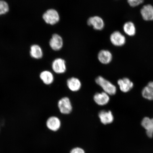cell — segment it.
<instances>
[{
	"label": "cell",
	"instance_id": "cell-1",
	"mask_svg": "<svg viewBox=\"0 0 153 153\" xmlns=\"http://www.w3.org/2000/svg\"><path fill=\"white\" fill-rule=\"evenodd\" d=\"M96 83L100 86L105 92L110 95L116 94L117 88L115 86L102 76H99L95 79Z\"/></svg>",
	"mask_w": 153,
	"mask_h": 153
},
{
	"label": "cell",
	"instance_id": "cell-2",
	"mask_svg": "<svg viewBox=\"0 0 153 153\" xmlns=\"http://www.w3.org/2000/svg\"><path fill=\"white\" fill-rule=\"evenodd\" d=\"M42 18L45 23L51 25L57 24L60 20L58 11L53 9H48L44 13Z\"/></svg>",
	"mask_w": 153,
	"mask_h": 153
},
{
	"label": "cell",
	"instance_id": "cell-3",
	"mask_svg": "<svg viewBox=\"0 0 153 153\" xmlns=\"http://www.w3.org/2000/svg\"><path fill=\"white\" fill-rule=\"evenodd\" d=\"M58 107L61 113L70 114L72 110L71 102L69 98L65 97L60 99L58 103Z\"/></svg>",
	"mask_w": 153,
	"mask_h": 153
},
{
	"label": "cell",
	"instance_id": "cell-4",
	"mask_svg": "<svg viewBox=\"0 0 153 153\" xmlns=\"http://www.w3.org/2000/svg\"><path fill=\"white\" fill-rule=\"evenodd\" d=\"M87 24L89 26L92 27L94 29L97 30H102L105 27L104 21L100 17L97 16L90 17L88 19Z\"/></svg>",
	"mask_w": 153,
	"mask_h": 153
},
{
	"label": "cell",
	"instance_id": "cell-5",
	"mask_svg": "<svg viewBox=\"0 0 153 153\" xmlns=\"http://www.w3.org/2000/svg\"><path fill=\"white\" fill-rule=\"evenodd\" d=\"M49 45L53 51H58L62 48L64 45V41L62 37L60 35L54 33L53 34L50 40Z\"/></svg>",
	"mask_w": 153,
	"mask_h": 153
},
{
	"label": "cell",
	"instance_id": "cell-6",
	"mask_svg": "<svg viewBox=\"0 0 153 153\" xmlns=\"http://www.w3.org/2000/svg\"><path fill=\"white\" fill-rule=\"evenodd\" d=\"M111 42L116 47H121L125 45L126 38L120 31H114L111 34L110 36Z\"/></svg>",
	"mask_w": 153,
	"mask_h": 153
},
{
	"label": "cell",
	"instance_id": "cell-7",
	"mask_svg": "<svg viewBox=\"0 0 153 153\" xmlns=\"http://www.w3.org/2000/svg\"><path fill=\"white\" fill-rule=\"evenodd\" d=\"M51 67L53 71L57 74L64 73L66 70L65 61L61 58L55 59L52 62Z\"/></svg>",
	"mask_w": 153,
	"mask_h": 153
},
{
	"label": "cell",
	"instance_id": "cell-8",
	"mask_svg": "<svg viewBox=\"0 0 153 153\" xmlns=\"http://www.w3.org/2000/svg\"><path fill=\"white\" fill-rule=\"evenodd\" d=\"M141 125L146 130L147 136L150 138L153 137V118L145 117L141 122Z\"/></svg>",
	"mask_w": 153,
	"mask_h": 153
},
{
	"label": "cell",
	"instance_id": "cell-9",
	"mask_svg": "<svg viewBox=\"0 0 153 153\" xmlns=\"http://www.w3.org/2000/svg\"><path fill=\"white\" fill-rule=\"evenodd\" d=\"M117 83L120 90L124 93L129 91L134 87L133 82L128 78L119 79L117 81Z\"/></svg>",
	"mask_w": 153,
	"mask_h": 153
},
{
	"label": "cell",
	"instance_id": "cell-10",
	"mask_svg": "<svg viewBox=\"0 0 153 153\" xmlns=\"http://www.w3.org/2000/svg\"><path fill=\"white\" fill-rule=\"evenodd\" d=\"M46 124L48 129L51 131H56L60 128L61 122L57 117L51 116L48 118Z\"/></svg>",
	"mask_w": 153,
	"mask_h": 153
},
{
	"label": "cell",
	"instance_id": "cell-11",
	"mask_svg": "<svg viewBox=\"0 0 153 153\" xmlns=\"http://www.w3.org/2000/svg\"><path fill=\"white\" fill-rule=\"evenodd\" d=\"M109 95L104 91L100 93H96L94 96V100L97 104L100 106H104L109 102Z\"/></svg>",
	"mask_w": 153,
	"mask_h": 153
},
{
	"label": "cell",
	"instance_id": "cell-12",
	"mask_svg": "<svg viewBox=\"0 0 153 153\" xmlns=\"http://www.w3.org/2000/svg\"><path fill=\"white\" fill-rule=\"evenodd\" d=\"M98 60L102 64H109L112 60V55L110 51L107 50H101L97 55Z\"/></svg>",
	"mask_w": 153,
	"mask_h": 153
},
{
	"label": "cell",
	"instance_id": "cell-13",
	"mask_svg": "<svg viewBox=\"0 0 153 153\" xmlns=\"http://www.w3.org/2000/svg\"><path fill=\"white\" fill-rule=\"evenodd\" d=\"M100 121L104 125L110 124L113 122L114 118L111 111H101L99 114Z\"/></svg>",
	"mask_w": 153,
	"mask_h": 153
},
{
	"label": "cell",
	"instance_id": "cell-14",
	"mask_svg": "<svg viewBox=\"0 0 153 153\" xmlns=\"http://www.w3.org/2000/svg\"><path fill=\"white\" fill-rule=\"evenodd\" d=\"M142 18L145 21L153 20V6L147 4L143 6L140 10Z\"/></svg>",
	"mask_w": 153,
	"mask_h": 153
},
{
	"label": "cell",
	"instance_id": "cell-15",
	"mask_svg": "<svg viewBox=\"0 0 153 153\" xmlns=\"http://www.w3.org/2000/svg\"><path fill=\"white\" fill-rule=\"evenodd\" d=\"M67 86L70 91L75 92L79 91L82 86L81 82L78 78L72 77L67 81Z\"/></svg>",
	"mask_w": 153,
	"mask_h": 153
},
{
	"label": "cell",
	"instance_id": "cell-16",
	"mask_svg": "<svg viewBox=\"0 0 153 153\" xmlns=\"http://www.w3.org/2000/svg\"><path fill=\"white\" fill-rule=\"evenodd\" d=\"M39 78L45 85H51L54 81V76L52 73L48 70L42 71L40 74Z\"/></svg>",
	"mask_w": 153,
	"mask_h": 153
},
{
	"label": "cell",
	"instance_id": "cell-17",
	"mask_svg": "<svg viewBox=\"0 0 153 153\" xmlns=\"http://www.w3.org/2000/svg\"><path fill=\"white\" fill-rule=\"evenodd\" d=\"M143 97L149 100H153V81L149 82L142 90Z\"/></svg>",
	"mask_w": 153,
	"mask_h": 153
},
{
	"label": "cell",
	"instance_id": "cell-18",
	"mask_svg": "<svg viewBox=\"0 0 153 153\" xmlns=\"http://www.w3.org/2000/svg\"><path fill=\"white\" fill-rule=\"evenodd\" d=\"M30 55L32 58L40 59L43 56V52L41 48L37 45H32L30 48Z\"/></svg>",
	"mask_w": 153,
	"mask_h": 153
},
{
	"label": "cell",
	"instance_id": "cell-19",
	"mask_svg": "<svg viewBox=\"0 0 153 153\" xmlns=\"http://www.w3.org/2000/svg\"><path fill=\"white\" fill-rule=\"evenodd\" d=\"M124 33L129 36H134L136 32L135 26L133 22H129L125 23L123 26Z\"/></svg>",
	"mask_w": 153,
	"mask_h": 153
},
{
	"label": "cell",
	"instance_id": "cell-20",
	"mask_svg": "<svg viewBox=\"0 0 153 153\" xmlns=\"http://www.w3.org/2000/svg\"><path fill=\"white\" fill-rule=\"evenodd\" d=\"M9 6L6 2L0 0V15L6 14L9 10Z\"/></svg>",
	"mask_w": 153,
	"mask_h": 153
},
{
	"label": "cell",
	"instance_id": "cell-21",
	"mask_svg": "<svg viewBox=\"0 0 153 153\" xmlns=\"http://www.w3.org/2000/svg\"><path fill=\"white\" fill-rule=\"evenodd\" d=\"M144 0H127L128 3L132 7L137 6L142 4Z\"/></svg>",
	"mask_w": 153,
	"mask_h": 153
},
{
	"label": "cell",
	"instance_id": "cell-22",
	"mask_svg": "<svg viewBox=\"0 0 153 153\" xmlns=\"http://www.w3.org/2000/svg\"><path fill=\"white\" fill-rule=\"evenodd\" d=\"M70 153H85L83 149L80 148H74L71 151Z\"/></svg>",
	"mask_w": 153,
	"mask_h": 153
}]
</instances>
